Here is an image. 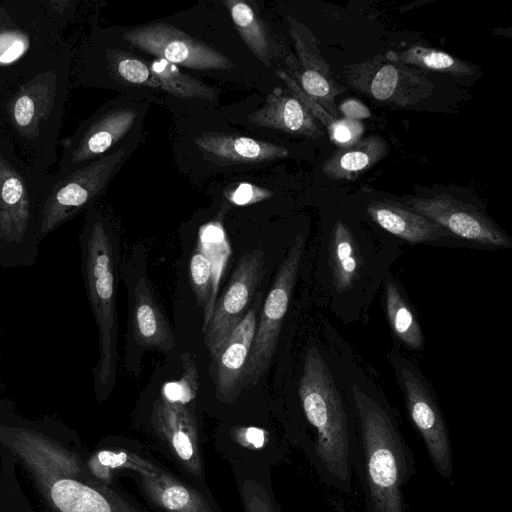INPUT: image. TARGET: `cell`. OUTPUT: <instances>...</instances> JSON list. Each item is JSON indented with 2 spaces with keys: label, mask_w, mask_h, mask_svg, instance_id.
Segmentation results:
<instances>
[{
  "label": "cell",
  "mask_w": 512,
  "mask_h": 512,
  "mask_svg": "<svg viewBox=\"0 0 512 512\" xmlns=\"http://www.w3.org/2000/svg\"><path fill=\"white\" fill-rule=\"evenodd\" d=\"M347 83L371 99L396 107H410L429 98L435 84L418 69L404 64L394 51L348 65Z\"/></svg>",
  "instance_id": "cell-6"
},
{
  "label": "cell",
  "mask_w": 512,
  "mask_h": 512,
  "mask_svg": "<svg viewBox=\"0 0 512 512\" xmlns=\"http://www.w3.org/2000/svg\"><path fill=\"white\" fill-rule=\"evenodd\" d=\"M234 465L244 512H283L272 492L269 466L241 461Z\"/></svg>",
  "instance_id": "cell-25"
},
{
  "label": "cell",
  "mask_w": 512,
  "mask_h": 512,
  "mask_svg": "<svg viewBox=\"0 0 512 512\" xmlns=\"http://www.w3.org/2000/svg\"><path fill=\"white\" fill-rule=\"evenodd\" d=\"M327 131L335 145L339 148H346L361 139L364 126L361 121L338 118Z\"/></svg>",
  "instance_id": "cell-35"
},
{
  "label": "cell",
  "mask_w": 512,
  "mask_h": 512,
  "mask_svg": "<svg viewBox=\"0 0 512 512\" xmlns=\"http://www.w3.org/2000/svg\"><path fill=\"white\" fill-rule=\"evenodd\" d=\"M225 195L231 203L243 206L268 199L273 193L265 188L250 183H240L228 190Z\"/></svg>",
  "instance_id": "cell-36"
},
{
  "label": "cell",
  "mask_w": 512,
  "mask_h": 512,
  "mask_svg": "<svg viewBox=\"0 0 512 512\" xmlns=\"http://www.w3.org/2000/svg\"><path fill=\"white\" fill-rule=\"evenodd\" d=\"M229 433L231 438L236 441L240 447L249 451H259L262 448L266 450L268 446H270L273 449L287 454L286 446L270 444L271 436L265 429L255 426L238 425L232 427Z\"/></svg>",
  "instance_id": "cell-33"
},
{
  "label": "cell",
  "mask_w": 512,
  "mask_h": 512,
  "mask_svg": "<svg viewBox=\"0 0 512 512\" xmlns=\"http://www.w3.org/2000/svg\"><path fill=\"white\" fill-rule=\"evenodd\" d=\"M181 360L183 364L181 378L166 383L160 397L171 402L194 403L198 390L197 364L189 353H183Z\"/></svg>",
  "instance_id": "cell-32"
},
{
  "label": "cell",
  "mask_w": 512,
  "mask_h": 512,
  "mask_svg": "<svg viewBox=\"0 0 512 512\" xmlns=\"http://www.w3.org/2000/svg\"><path fill=\"white\" fill-rule=\"evenodd\" d=\"M232 22L250 51L265 65H271V46L268 32L253 8L241 0L223 2Z\"/></svg>",
  "instance_id": "cell-27"
},
{
  "label": "cell",
  "mask_w": 512,
  "mask_h": 512,
  "mask_svg": "<svg viewBox=\"0 0 512 512\" xmlns=\"http://www.w3.org/2000/svg\"><path fill=\"white\" fill-rule=\"evenodd\" d=\"M51 497L62 512H133L136 509L121 499L111 502L94 488L71 479L55 482Z\"/></svg>",
  "instance_id": "cell-24"
},
{
  "label": "cell",
  "mask_w": 512,
  "mask_h": 512,
  "mask_svg": "<svg viewBox=\"0 0 512 512\" xmlns=\"http://www.w3.org/2000/svg\"><path fill=\"white\" fill-rule=\"evenodd\" d=\"M276 75L287 85L288 89L305 105L312 116L327 130L338 118L330 115L318 102L308 96L283 69H277Z\"/></svg>",
  "instance_id": "cell-34"
},
{
  "label": "cell",
  "mask_w": 512,
  "mask_h": 512,
  "mask_svg": "<svg viewBox=\"0 0 512 512\" xmlns=\"http://www.w3.org/2000/svg\"><path fill=\"white\" fill-rule=\"evenodd\" d=\"M298 395L303 425L293 434L292 445L303 452L326 486L351 493L357 456L355 422L315 347L306 353Z\"/></svg>",
  "instance_id": "cell-1"
},
{
  "label": "cell",
  "mask_w": 512,
  "mask_h": 512,
  "mask_svg": "<svg viewBox=\"0 0 512 512\" xmlns=\"http://www.w3.org/2000/svg\"><path fill=\"white\" fill-rule=\"evenodd\" d=\"M395 54L398 60L406 65L457 77L472 75L476 70L469 62L422 45H412L401 52H395Z\"/></svg>",
  "instance_id": "cell-28"
},
{
  "label": "cell",
  "mask_w": 512,
  "mask_h": 512,
  "mask_svg": "<svg viewBox=\"0 0 512 512\" xmlns=\"http://www.w3.org/2000/svg\"><path fill=\"white\" fill-rule=\"evenodd\" d=\"M407 414L419 434L436 472L445 480L453 476V453L449 430L431 393L408 369L401 370Z\"/></svg>",
  "instance_id": "cell-13"
},
{
  "label": "cell",
  "mask_w": 512,
  "mask_h": 512,
  "mask_svg": "<svg viewBox=\"0 0 512 512\" xmlns=\"http://www.w3.org/2000/svg\"><path fill=\"white\" fill-rule=\"evenodd\" d=\"M196 146L219 163H259L286 158L284 146L251 137L204 133L195 139Z\"/></svg>",
  "instance_id": "cell-20"
},
{
  "label": "cell",
  "mask_w": 512,
  "mask_h": 512,
  "mask_svg": "<svg viewBox=\"0 0 512 512\" xmlns=\"http://www.w3.org/2000/svg\"><path fill=\"white\" fill-rule=\"evenodd\" d=\"M303 250L304 237L298 235L282 260L270 291L260 308L259 320L241 381V392L255 386L270 366L288 310Z\"/></svg>",
  "instance_id": "cell-5"
},
{
  "label": "cell",
  "mask_w": 512,
  "mask_h": 512,
  "mask_svg": "<svg viewBox=\"0 0 512 512\" xmlns=\"http://www.w3.org/2000/svg\"><path fill=\"white\" fill-rule=\"evenodd\" d=\"M357 456L365 512H408L405 489L416 474L414 453L396 417L357 386L352 389Z\"/></svg>",
  "instance_id": "cell-2"
},
{
  "label": "cell",
  "mask_w": 512,
  "mask_h": 512,
  "mask_svg": "<svg viewBox=\"0 0 512 512\" xmlns=\"http://www.w3.org/2000/svg\"><path fill=\"white\" fill-rule=\"evenodd\" d=\"M367 213L381 228L411 243L433 241L449 235L435 222L394 201H371Z\"/></svg>",
  "instance_id": "cell-21"
},
{
  "label": "cell",
  "mask_w": 512,
  "mask_h": 512,
  "mask_svg": "<svg viewBox=\"0 0 512 512\" xmlns=\"http://www.w3.org/2000/svg\"><path fill=\"white\" fill-rule=\"evenodd\" d=\"M79 243L84 285L98 330L99 358L93 370V384L97 396H104L116 380L118 322L115 243L101 215L86 214Z\"/></svg>",
  "instance_id": "cell-3"
},
{
  "label": "cell",
  "mask_w": 512,
  "mask_h": 512,
  "mask_svg": "<svg viewBox=\"0 0 512 512\" xmlns=\"http://www.w3.org/2000/svg\"><path fill=\"white\" fill-rule=\"evenodd\" d=\"M248 120L256 126L307 138L324 136L316 119L291 91L275 89L267 96L263 106L248 116Z\"/></svg>",
  "instance_id": "cell-19"
},
{
  "label": "cell",
  "mask_w": 512,
  "mask_h": 512,
  "mask_svg": "<svg viewBox=\"0 0 512 512\" xmlns=\"http://www.w3.org/2000/svg\"><path fill=\"white\" fill-rule=\"evenodd\" d=\"M151 423L171 457L204 491L206 484L194 403L171 402L159 397L152 405Z\"/></svg>",
  "instance_id": "cell-12"
},
{
  "label": "cell",
  "mask_w": 512,
  "mask_h": 512,
  "mask_svg": "<svg viewBox=\"0 0 512 512\" xmlns=\"http://www.w3.org/2000/svg\"><path fill=\"white\" fill-rule=\"evenodd\" d=\"M411 209L430 219L450 233L471 241L509 247L507 235L474 205L446 193L430 198H411Z\"/></svg>",
  "instance_id": "cell-15"
},
{
  "label": "cell",
  "mask_w": 512,
  "mask_h": 512,
  "mask_svg": "<svg viewBox=\"0 0 512 512\" xmlns=\"http://www.w3.org/2000/svg\"><path fill=\"white\" fill-rule=\"evenodd\" d=\"M388 150L383 137L371 134L352 146L336 150L324 162L322 171L334 180H352L380 162Z\"/></svg>",
  "instance_id": "cell-23"
},
{
  "label": "cell",
  "mask_w": 512,
  "mask_h": 512,
  "mask_svg": "<svg viewBox=\"0 0 512 512\" xmlns=\"http://www.w3.org/2000/svg\"><path fill=\"white\" fill-rule=\"evenodd\" d=\"M264 274L265 259L261 247L250 249L240 256L226 289L216 299L209 319L203 325V341L210 357L245 317Z\"/></svg>",
  "instance_id": "cell-10"
},
{
  "label": "cell",
  "mask_w": 512,
  "mask_h": 512,
  "mask_svg": "<svg viewBox=\"0 0 512 512\" xmlns=\"http://www.w3.org/2000/svg\"><path fill=\"white\" fill-rule=\"evenodd\" d=\"M262 295L258 292L243 320L210 357L209 373L215 394L223 403L234 402L241 393V381L254 338Z\"/></svg>",
  "instance_id": "cell-16"
},
{
  "label": "cell",
  "mask_w": 512,
  "mask_h": 512,
  "mask_svg": "<svg viewBox=\"0 0 512 512\" xmlns=\"http://www.w3.org/2000/svg\"><path fill=\"white\" fill-rule=\"evenodd\" d=\"M11 22L12 21L9 13L3 7L0 6V26L8 25Z\"/></svg>",
  "instance_id": "cell-38"
},
{
  "label": "cell",
  "mask_w": 512,
  "mask_h": 512,
  "mask_svg": "<svg viewBox=\"0 0 512 512\" xmlns=\"http://www.w3.org/2000/svg\"><path fill=\"white\" fill-rule=\"evenodd\" d=\"M146 103L110 102L85 120L64 141L59 166L62 177L107 154L132 129Z\"/></svg>",
  "instance_id": "cell-9"
},
{
  "label": "cell",
  "mask_w": 512,
  "mask_h": 512,
  "mask_svg": "<svg viewBox=\"0 0 512 512\" xmlns=\"http://www.w3.org/2000/svg\"><path fill=\"white\" fill-rule=\"evenodd\" d=\"M230 254L222 222L213 220L199 229L196 249L190 259V280L196 301L204 309L203 325L216 301L218 283Z\"/></svg>",
  "instance_id": "cell-17"
},
{
  "label": "cell",
  "mask_w": 512,
  "mask_h": 512,
  "mask_svg": "<svg viewBox=\"0 0 512 512\" xmlns=\"http://www.w3.org/2000/svg\"><path fill=\"white\" fill-rule=\"evenodd\" d=\"M339 110L345 119L361 121L371 116L370 109L361 101L357 99H347L343 101Z\"/></svg>",
  "instance_id": "cell-37"
},
{
  "label": "cell",
  "mask_w": 512,
  "mask_h": 512,
  "mask_svg": "<svg viewBox=\"0 0 512 512\" xmlns=\"http://www.w3.org/2000/svg\"><path fill=\"white\" fill-rule=\"evenodd\" d=\"M132 326L134 339L140 346L163 352L174 349L173 332L146 278H140L134 288Z\"/></svg>",
  "instance_id": "cell-22"
},
{
  "label": "cell",
  "mask_w": 512,
  "mask_h": 512,
  "mask_svg": "<svg viewBox=\"0 0 512 512\" xmlns=\"http://www.w3.org/2000/svg\"><path fill=\"white\" fill-rule=\"evenodd\" d=\"M385 292L387 316L394 333L411 349H421L424 344L422 332L410 307L394 283L388 281Z\"/></svg>",
  "instance_id": "cell-30"
},
{
  "label": "cell",
  "mask_w": 512,
  "mask_h": 512,
  "mask_svg": "<svg viewBox=\"0 0 512 512\" xmlns=\"http://www.w3.org/2000/svg\"><path fill=\"white\" fill-rule=\"evenodd\" d=\"M297 58L288 55L286 71L298 86L330 115L338 118L335 99L345 89L335 81L317 38L303 23L287 17Z\"/></svg>",
  "instance_id": "cell-14"
},
{
  "label": "cell",
  "mask_w": 512,
  "mask_h": 512,
  "mask_svg": "<svg viewBox=\"0 0 512 512\" xmlns=\"http://www.w3.org/2000/svg\"><path fill=\"white\" fill-rule=\"evenodd\" d=\"M149 67L160 88L176 97L206 100H212L214 97L211 87L181 72L174 64L156 58L150 61Z\"/></svg>",
  "instance_id": "cell-29"
},
{
  "label": "cell",
  "mask_w": 512,
  "mask_h": 512,
  "mask_svg": "<svg viewBox=\"0 0 512 512\" xmlns=\"http://www.w3.org/2000/svg\"><path fill=\"white\" fill-rule=\"evenodd\" d=\"M330 263L337 291L343 292L350 289L358 278L359 262L353 234L342 221H337L332 231Z\"/></svg>",
  "instance_id": "cell-26"
},
{
  "label": "cell",
  "mask_w": 512,
  "mask_h": 512,
  "mask_svg": "<svg viewBox=\"0 0 512 512\" xmlns=\"http://www.w3.org/2000/svg\"><path fill=\"white\" fill-rule=\"evenodd\" d=\"M37 226L32 223L23 177L0 156V266L27 267L39 255Z\"/></svg>",
  "instance_id": "cell-7"
},
{
  "label": "cell",
  "mask_w": 512,
  "mask_h": 512,
  "mask_svg": "<svg viewBox=\"0 0 512 512\" xmlns=\"http://www.w3.org/2000/svg\"><path fill=\"white\" fill-rule=\"evenodd\" d=\"M137 141L95 159L62 177L47 196L37 217L40 241L64 223L88 208L106 189Z\"/></svg>",
  "instance_id": "cell-4"
},
{
  "label": "cell",
  "mask_w": 512,
  "mask_h": 512,
  "mask_svg": "<svg viewBox=\"0 0 512 512\" xmlns=\"http://www.w3.org/2000/svg\"><path fill=\"white\" fill-rule=\"evenodd\" d=\"M123 39L148 54L171 64L196 70L234 67L224 54L169 23L155 22L128 29Z\"/></svg>",
  "instance_id": "cell-11"
},
{
  "label": "cell",
  "mask_w": 512,
  "mask_h": 512,
  "mask_svg": "<svg viewBox=\"0 0 512 512\" xmlns=\"http://www.w3.org/2000/svg\"><path fill=\"white\" fill-rule=\"evenodd\" d=\"M57 76L53 71L37 74L11 98L7 108L16 131L25 138L39 135L55 104Z\"/></svg>",
  "instance_id": "cell-18"
},
{
  "label": "cell",
  "mask_w": 512,
  "mask_h": 512,
  "mask_svg": "<svg viewBox=\"0 0 512 512\" xmlns=\"http://www.w3.org/2000/svg\"><path fill=\"white\" fill-rule=\"evenodd\" d=\"M97 458L104 467L132 473L150 501L165 512H221L203 490L188 485L130 448L118 452L104 450Z\"/></svg>",
  "instance_id": "cell-8"
},
{
  "label": "cell",
  "mask_w": 512,
  "mask_h": 512,
  "mask_svg": "<svg viewBox=\"0 0 512 512\" xmlns=\"http://www.w3.org/2000/svg\"><path fill=\"white\" fill-rule=\"evenodd\" d=\"M108 66L112 77L129 85L160 88L149 64L128 52L111 49L107 52Z\"/></svg>",
  "instance_id": "cell-31"
}]
</instances>
